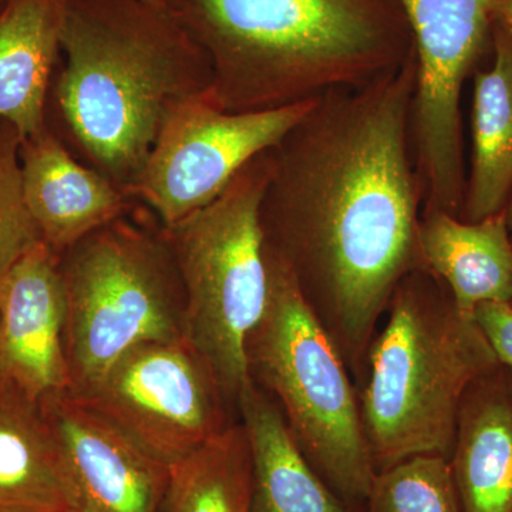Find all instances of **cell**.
<instances>
[{
  "label": "cell",
  "instance_id": "obj_1",
  "mask_svg": "<svg viewBox=\"0 0 512 512\" xmlns=\"http://www.w3.org/2000/svg\"><path fill=\"white\" fill-rule=\"evenodd\" d=\"M416 55L359 89L318 97L269 150L265 247L357 382L397 285L424 271L423 190L412 143Z\"/></svg>",
  "mask_w": 512,
  "mask_h": 512
},
{
  "label": "cell",
  "instance_id": "obj_2",
  "mask_svg": "<svg viewBox=\"0 0 512 512\" xmlns=\"http://www.w3.org/2000/svg\"><path fill=\"white\" fill-rule=\"evenodd\" d=\"M60 59L62 140L131 197L165 121L210 92L204 47L180 13L147 0H62Z\"/></svg>",
  "mask_w": 512,
  "mask_h": 512
},
{
  "label": "cell",
  "instance_id": "obj_3",
  "mask_svg": "<svg viewBox=\"0 0 512 512\" xmlns=\"http://www.w3.org/2000/svg\"><path fill=\"white\" fill-rule=\"evenodd\" d=\"M210 59V99L231 113L359 89L414 55L399 0H180Z\"/></svg>",
  "mask_w": 512,
  "mask_h": 512
},
{
  "label": "cell",
  "instance_id": "obj_4",
  "mask_svg": "<svg viewBox=\"0 0 512 512\" xmlns=\"http://www.w3.org/2000/svg\"><path fill=\"white\" fill-rule=\"evenodd\" d=\"M384 315L357 390L376 473L424 454L450 460L464 394L497 356L427 271L404 276Z\"/></svg>",
  "mask_w": 512,
  "mask_h": 512
},
{
  "label": "cell",
  "instance_id": "obj_5",
  "mask_svg": "<svg viewBox=\"0 0 512 512\" xmlns=\"http://www.w3.org/2000/svg\"><path fill=\"white\" fill-rule=\"evenodd\" d=\"M268 299L245 343L248 375L281 409L316 473L353 512L376 476L359 397L338 348L284 262L265 247Z\"/></svg>",
  "mask_w": 512,
  "mask_h": 512
},
{
  "label": "cell",
  "instance_id": "obj_6",
  "mask_svg": "<svg viewBox=\"0 0 512 512\" xmlns=\"http://www.w3.org/2000/svg\"><path fill=\"white\" fill-rule=\"evenodd\" d=\"M133 210L62 258L70 390L86 397L131 350L185 338L184 289L161 227Z\"/></svg>",
  "mask_w": 512,
  "mask_h": 512
},
{
  "label": "cell",
  "instance_id": "obj_7",
  "mask_svg": "<svg viewBox=\"0 0 512 512\" xmlns=\"http://www.w3.org/2000/svg\"><path fill=\"white\" fill-rule=\"evenodd\" d=\"M269 150L242 167L207 207L171 227L160 225L183 284L185 338L207 360L232 410L252 386L245 343L268 299L259 207Z\"/></svg>",
  "mask_w": 512,
  "mask_h": 512
},
{
  "label": "cell",
  "instance_id": "obj_8",
  "mask_svg": "<svg viewBox=\"0 0 512 512\" xmlns=\"http://www.w3.org/2000/svg\"><path fill=\"white\" fill-rule=\"evenodd\" d=\"M399 2L417 62L412 143L423 208L460 218L467 177L461 93L491 49L495 0Z\"/></svg>",
  "mask_w": 512,
  "mask_h": 512
},
{
  "label": "cell",
  "instance_id": "obj_9",
  "mask_svg": "<svg viewBox=\"0 0 512 512\" xmlns=\"http://www.w3.org/2000/svg\"><path fill=\"white\" fill-rule=\"evenodd\" d=\"M77 399L167 467L234 424L217 377L187 338L131 350Z\"/></svg>",
  "mask_w": 512,
  "mask_h": 512
},
{
  "label": "cell",
  "instance_id": "obj_10",
  "mask_svg": "<svg viewBox=\"0 0 512 512\" xmlns=\"http://www.w3.org/2000/svg\"><path fill=\"white\" fill-rule=\"evenodd\" d=\"M315 100L252 113L222 110L208 93L181 104L161 128L131 197L163 228L183 221L276 146Z\"/></svg>",
  "mask_w": 512,
  "mask_h": 512
},
{
  "label": "cell",
  "instance_id": "obj_11",
  "mask_svg": "<svg viewBox=\"0 0 512 512\" xmlns=\"http://www.w3.org/2000/svg\"><path fill=\"white\" fill-rule=\"evenodd\" d=\"M79 512H163L170 467L69 392L40 402Z\"/></svg>",
  "mask_w": 512,
  "mask_h": 512
},
{
  "label": "cell",
  "instance_id": "obj_12",
  "mask_svg": "<svg viewBox=\"0 0 512 512\" xmlns=\"http://www.w3.org/2000/svg\"><path fill=\"white\" fill-rule=\"evenodd\" d=\"M62 258L40 242L0 276V380L42 402L70 390Z\"/></svg>",
  "mask_w": 512,
  "mask_h": 512
},
{
  "label": "cell",
  "instance_id": "obj_13",
  "mask_svg": "<svg viewBox=\"0 0 512 512\" xmlns=\"http://www.w3.org/2000/svg\"><path fill=\"white\" fill-rule=\"evenodd\" d=\"M20 168L26 205L42 241L59 255L137 204L74 156L50 126L22 140Z\"/></svg>",
  "mask_w": 512,
  "mask_h": 512
},
{
  "label": "cell",
  "instance_id": "obj_14",
  "mask_svg": "<svg viewBox=\"0 0 512 512\" xmlns=\"http://www.w3.org/2000/svg\"><path fill=\"white\" fill-rule=\"evenodd\" d=\"M450 464L463 512H512V370L501 363L464 394Z\"/></svg>",
  "mask_w": 512,
  "mask_h": 512
},
{
  "label": "cell",
  "instance_id": "obj_15",
  "mask_svg": "<svg viewBox=\"0 0 512 512\" xmlns=\"http://www.w3.org/2000/svg\"><path fill=\"white\" fill-rule=\"evenodd\" d=\"M419 245L424 271L446 286L463 315L474 318L483 303L512 302V242L504 211L467 222L423 208Z\"/></svg>",
  "mask_w": 512,
  "mask_h": 512
},
{
  "label": "cell",
  "instance_id": "obj_16",
  "mask_svg": "<svg viewBox=\"0 0 512 512\" xmlns=\"http://www.w3.org/2000/svg\"><path fill=\"white\" fill-rule=\"evenodd\" d=\"M60 33L62 0H6L0 12V121L22 140L49 126Z\"/></svg>",
  "mask_w": 512,
  "mask_h": 512
},
{
  "label": "cell",
  "instance_id": "obj_17",
  "mask_svg": "<svg viewBox=\"0 0 512 512\" xmlns=\"http://www.w3.org/2000/svg\"><path fill=\"white\" fill-rule=\"evenodd\" d=\"M77 511L42 404L0 380V512Z\"/></svg>",
  "mask_w": 512,
  "mask_h": 512
},
{
  "label": "cell",
  "instance_id": "obj_18",
  "mask_svg": "<svg viewBox=\"0 0 512 512\" xmlns=\"http://www.w3.org/2000/svg\"><path fill=\"white\" fill-rule=\"evenodd\" d=\"M252 454L248 512H353L316 473L278 404L252 383L238 404Z\"/></svg>",
  "mask_w": 512,
  "mask_h": 512
},
{
  "label": "cell",
  "instance_id": "obj_19",
  "mask_svg": "<svg viewBox=\"0 0 512 512\" xmlns=\"http://www.w3.org/2000/svg\"><path fill=\"white\" fill-rule=\"evenodd\" d=\"M493 63L474 72L471 158L461 220L504 210L512 191V33L493 25Z\"/></svg>",
  "mask_w": 512,
  "mask_h": 512
},
{
  "label": "cell",
  "instance_id": "obj_20",
  "mask_svg": "<svg viewBox=\"0 0 512 512\" xmlns=\"http://www.w3.org/2000/svg\"><path fill=\"white\" fill-rule=\"evenodd\" d=\"M252 454L242 421L170 467L163 512H248Z\"/></svg>",
  "mask_w": 512,
  "mask_h": 512
},
{
  "label": "cell",
  "instance_id": "obj_21",
  "mask_svg": "<svg viewBox=\"0 0 512 512\" xmlns=\"http://www.w3.org/2000/svg\"><path fill=\"white\" fill-rule=\"evenodd\" d=\"M360 512H463L450 460L424 454L377 471Z\"/></svg>",
  "mask_w": 512,
  "mask_h": 512
},
{
  "label": "cell",
  "instance_id": "obj_22",
  "mask_svg": "<svg viewBox=\"0 0 512 512\" xmlns=\"http://www.w3.org/2000/svg\"><path fill=\"white\" fill-rule=\"evenodd\" d=\"M20 146L18 130L0 121V276L43 242L23 194Z\"/></svg>",
  "mask_w": 512,
  "mask_h": 512
},
{
  "label": "cell",
  "instance_id": "obj_23",
  "mask_svg": "<svg viewBox=\"0 0 512 512\" xmlns=\"http://www.w3.org/2000/svg\"><path fill=\"white\" fill-rule=\"evenodd\" d=\"M474 318L493 348L498 363L512 370L511 303H483L474 312Z\"/></svg>",
  "mask_w": 512,
  "mask_h": 512
},
{
  "label": "cell",
  "instance_id": "obj_24",
  "mask_svg": "<svg viewBox=\"0 0 512 512\" xmlns=\"http://www.w3.org/2000/svg\"><path fill=\"white\" fill-rule=\"evenodd\" d=\"M493 25L512 33V0H495Z\"/></svg>",
  "mask_w": 512,
  "mask_h": 512
},
{
  "label": "cell",
  "instance_id": "obj_25",
  "mask_svg": "<svg viewBox=\"0 0 512 512\" xmlns=\"http://www.w3.org/2000/svg\"><path fill=\"white\" fill-rule=\"evenodd\" d=\"M147 2L161 6V8L174 10V12L180 13V0H147Z\"/></svg>",
  "mask_w": 512,
  "mask_h": 512
},
{
  "label": "cell",
  "instance_id": "obj_26",
  "mask_svg": "<svg viewBox=\"0 0 512 512\" xmlns=\"http://www.w3.org/2000/svg\"><path fill=\"white\" fill-rule=\"evenodd\" d=\"M505 222H507L508 234H510L512 242V191L508 197L507 204L504 207Z\"/></svg>",
  "mask_w": 512,
  "mask_h": 512
},
{
  "label": "cell",
  "instance_id": "obj_27",
  "mask_svg": "<svg viewBox=\"0 0 512 512\" xmlns=\"http://www.w3.org/2000/svg\"><path fill=\"white\" fill-rule=\"evenodd\" d=\"M6 5V0H0V12H2L3 6Z\"/></svg>",
  "mask_w": 512,
  "mask_h": 512
},
{
  "label": "cell",
  "instance_id": "obj_28",
  "mask_svg": "<svg viewBox=\"0 0 512 512\" xmlns=\"http://www.w3.org/2000/svg\"><path fill=\"white\" fill-rule=\"evenodd\" d=\"M69 512H79V511H69Z\"/></svg>",
  "mask_w": 512,
  "mask_h": 512
},
{
  "label": "cell",
  "instance_id": "obj_29",
  "mask_svg": "<svg viewBox=\"0 0 512 512\" xmlns=\"http://www.w3.org/2000/svg\"><path fill=\"white\" fill-rule=\"evenodd\" d=\"M511 306H512V302H511Z\"/></svg>",
  "mask_w": 512,
  "mask_h": 512
}]
</instances>
